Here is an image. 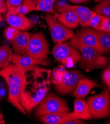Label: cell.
Listing matches in <instances>:
<instances>
[{"instance_id": "25", "label": "cell", "mask_w": 110, "mask_h": 124, "mask_svg": "<svg viewBox=\"0 0 110 124\" xmlns=\"http://www.w3.org/2000/svg\"><path fill=\"white\" fill-rule=\"evenodd\" d=\"M22 0H7L6 4L8 11H17L22 5Z\"/></svg>"}, {"instance_id": "26", "label": "cell", "mask_w": 110, "mask_h": 124, "mask_svg": "<svg viewBox=\"0 0 110 124\" xmlns=\"http://www.w3.org/2000/svg\"><path fill=\"white\" fill-rule=\"evenodd\" d=\"M98 31L110 32V19L103 16Z\"/></svg>"}, {"instance_id": "22", "label": "cell", "mask_w": 110, "mask_h": 124, "mask_svg": "<svg viewBox=\"0 0 110 124\" xmlns=\"http://www.w3.org/2000/svg\"><path fill=\"white\" fill-rule=\"evenodd\" d=\"M93 10L96 14L110 19V1L109 0H103L100 4L96 6Z\"/></svg>"}, {"instance_id": "24", "label": "cell", "mask_w": 110, "mask_h": 124, "mask_svg": "<svg viewBox=\"0 0 110 124\" xmlns=\"http://www.w3.org/2000/svg\"><path fill=\"white\" fill-rule=\"evenodd\" d=\"M103 18V16L95 14L91 19V20L87 25V26L93 27L98 31Z\"/></svg>"}, {"instance_id": "37", "label": "cell", "mask_w": 110, "mask_h": 124, "mask_svg": "<svg viewBox=\"0 0 110 124\" xmlns=\"http://www.w3.org/2000/svg\"><path fill=\"white\" fill-rule=\"evenodd\" d=\"M107 124H110V121L109 122H108V123H107Z\"/></svg>"}, {"instance_id": "18", "label": "cell", "mask_w": 110, "mask_h": 124, "mask_svg": "<svg viewBox=\"0 0 110 124\" xmlns=\"http://www.w3.org/2000/svg\"><path fill=\"white\" fill-rule=\"evenodd\" d=\"M56 18L65 26L69 29L76 28L79 25L77 16L75 12L66 11L58 14L55 16Z\"/></svg>"}, {"instance_id": "35", "label": "cell", "mask_w": 110, "mask_h": 124, "mask_svg": "<svg viewBox=\"0 0 110 124\" xmlns=\"http://www.w3.org/2000/svg\"><path fill=\"white\" fill-rule=\"evenodd\" d=\"M3 20V18L1 16V13H0V23H1V22Z\"/></svg>"}, {"instance_id": "32", "label": "cell", "mask_w": 110, "mask_h": 124, "mask_svg": "<svg viewBox=\"0 0 110 124\" xmlns=\"http://www.w3.org/2000/svg\"><path fill=\"white\" fill-rule=\"evenodd\" d=\"M86 1L87 0H70V1L73 3H82Z\"/></svg>"}, {"instance_id": "33", "label": "cell", "mask_w": 110, "mask_h": 124, "mask_svg": "<svg viewBox=\"0 0 110 124\" xmlns=\"http://www.w3.org/2000/svg\"><path fill=\"white\" fill-rule=\"evenodd\" d=\"M3 79H4V78L0 75V85H1V84H4V83H5L4 82H3V81L2 80Z\"/></svg>"}, {"instance_id": "14", "label": "cell", "mask_w": 110, "mask_h": 124, "mask_svg": "<svg viewBox=\"0 0 110 124\" xmlns=\"http://www.w3.org/2000/svg\"><path fill=\"white\" fill-rule=\"evenodd\" d=\"M56 0H23L22 4L28 8L31 11H42L50 13L56 16L58 14L54 9Z\"/></svg>"}, {"instance_id": "21", "label": "cell", "mask_w": 110, "mask_h": 124, "mask_svg": "<svg viewBox=\"0 0 110 124\" xmlns=\"http://www.w3.org/2000/svg\"><path fill=\"white\" fill-rule=\"evenodd\" d=\"M13 54L9 46L7 45L0 46V69L4 68L11 62Z\"/></svg>"}, {"instance_id": "36", "label": "cell", "mask_w": 110, "mask_h": 124, "mask_svg": "<svg viewBox=\"0 0 110 124\" xmlns=\"http://www.w3.org/2000/svg\"><path fill=\"white\" fill-rule=\"evenodd\" d=\"M95 1L96 2H99V1H101V0H95Z\"/></svg>"}, {"instance_id": "17", "label": "cell", "mask_w": 110, "mask_h": 124, "mask_svg": "<svg viewBox=\"0 0 110 124\" xmlns=\"http://www.w3.org/2000/svg\"><path fill=\"white\" fill-rule=\"evenodd\" d=\"M70 117L72 119L91 120L92 117L87 102L83 99H76L74 103V110L70 112Z\"/></svg>"}, {"instance_id": "29", "label": "cell", "mask_w": 110, "mask_h": 124, "mask_svg": "<svg viewBox=\"0 0 110 124\" xmlns=\"http://www.w3.org/2000/svg\"><path fill=\"white\" fill-rule=\"evenodd\" d=\"M17 11L23 15H25L31 12L28 8L23 4H22V5L17 9Z\"/></svg>"}, {"instance_id": "1", "label": "cell", "mask_w": 110, "mask_h": 124, "mask_svg": "<svg viewBox=\"0 0 110 124\" xmlns=\"http://www.w3.org/2000/svg\"><path fill=\"white\" fill-rule=\"evenodd\" d=\"M51 74V70L36 65L23 69L20 101L27 114L31 113L48 93Z\"/></svg>"}, {"instance_id": "8", "label": "cell", "mask_w": 110, "mask_h": 124, "mask_svg": "<svg viewBox=\"0 0 110 124\" xmlns=\"http://www.w3.org/2000/svg\"><path fill=\"white\" fill-rule=\"evenodd\" d=\"M50 52L49 44L43 32L39 31L31 36L28 46L27 55L46 60Z\"/></svg>"}, {"instance_id": "23", "label": "cell", "mask_w": 110, "mask_h": 124, "mask_svg": "<svg viewBox=\"0 0 110 124\" xmlns=\"http://www.w3.org/2000/svg\"><path fill=\"white\" fill-rule=\"evenodd\" d=\"M20 30L10 26L4 30V36L7 40L11 42L16 38Z\"/></svg>"}, {"instance_id": "15", "label": "cell", "mask_w": 110, "mask_h": 124, "mask_svg": "<svg viewBox=\"0 0 110 124\" xmlns=\"http://www.w3.org/2000/svg\"><path fill=\"white\" fill-rule=\"evenodd\" d=\"M31 34L27 31H21L11 42L15 53L20 55H27V49Z\"/></svg>"}, {"instance_id": "3", "label": "cell", "mask_w": 110, "mask_h": 124, "mask_svg": "<svg viewBox=\"0 0 110 124\" xmlns=\"http://www.w3.org/2000/svg\"><path fill=\"white\" fill-rule=\"evenodd\" d=\"M83 77L78 70H66L56 68L51 74L52 83L60 94H68L76 88L79 81Z\"/></svg>"}, {"instance_id": "5", "label": "cell", "mask_w": 110, "mask_h": 124, "mask_svg": "<svg viewBox=\"0 0 110 124\" xmlns=\"http://www.w3.org/2000/svg\"><path fill=\"white\" fill-rule=\"evenodd\" d=\"M76 49H78L81 54L79 66L85 70L103 68L106 67L108 63V58L102 55L92 47L79 46Z\"/></svg>"}, {"instance_id": "13", "label": "cell", "mask_w": 110, "mask_h": 124, "mask_svg": "<svg viewBox=\"0 0 110 124\" xmlns=\"http://www.w3.org/2000/svg\"><path fill=\"white\" fill-rule=\"evenodd\" d=\"M11 63L19 68L24 69L37 64L47 66L50 64V61L48 59L40 60L28 55H20L15 53L12 57Z\"/></svg>"}, {"instance_id": "31", "label": "cell", "mask_w": 110, "mask_h": 124, "mask_svg": "<svg viewBox=\"0 0 110 124\" xmlns=\"http://www.w3.org/2000/svg\"><path fill=\"white\" fill-rule=\"evenodd\" d=\"M86 124V122H85L82 120L81 119H71L68 121L64 123V124Z\"/></svg>"}, {"instance_id": "11", "label": "cell", "mask_w": 110, "mask_h": 124, "mask_svg": "<svg viewBox=\"0 0 110 124\" xmlns=\"http://www.w3.org/2000/svg\"><path fill=\"white\" fill-rule=\"evenodd\" d=\"M55 11L58 14L66 11H72L76 15L79 25L82 27L87 26L93 16L96 14L89 8L81 6H72L63 2H59L54 6Z\"/></svg>"}, {"instance_id": "6", "label": "cell", "mask_w": 110, "mask_h": 124, "mask_svg": "<svg viewBox=\"0 0 110 124\" xmlns=\"http://www.w3.org/2000/svg\"><path fill=\"white\" fill-rule=\"evenodd\" d=\"M92 117L102 119L110 116V93L105 89L100 94L89 97L87 100Z\"/></svg>"}, {"instance_id": "34", "label": "cell", "mask_w": 110, "mask_h": 124, "mask_svg": "<svg viewBox=\"0 0 110 124\" xmlns=\"http://www.w3.org/2000/svg\"><path fill=\"white\" fill-rule=\"evenodd\" d=\"M108 66H107V68H108V69H109L110 70V61H109V63H108Z\"/></svg>"}, {"instance_id": "12", "label": "cell", "mask_w": 110, "mask_h": 124, "mask_svg": "<svg viewBox=\"0 0 110 124\" xmlns=\"http://www.w3.org/2000/svg\"><path fill=\"white\" fill-rule=\"evenodd\" d=\"M5 20L10 26L20 31L27 30L33 26L32 21L29 18L17 11H8Z\"/></svg>"}, {"instance_id": "16", "label": "cell", "mask_w": 110, "mask_h": 124, "mask_svg": "<svg viewBox=\"0 0 110 124\" xmlns=\"http://www.w3.org/2000/svg\"><path fill=\"white\" fill-rule=\"evenodd\" d=\"M95 88H101V86L92 80L82 78L79 81L76 88L72 92V95L76 99L84 100L90 91Z\"/></svg>"}, {"instance_id": "9", "label": "cell", "mask_w": 110, "mask_h": 124, "mask_svg": "<svg viewBox=\"0 0 110 124\" xmlns=\"http://www.w3.org/2000/svg\"><path fill=\"white\" fill-rule=\"evenodd\" d=\"M68 44L76 48L79 46H86L95 48L97 51L98 48V31L90 27L82 28L70 39Z\"/></svg>"}, {"instance_id": "7", "label": "cell", "mask_w": 110, "mask_h": 124, "mask_svg": "<svg viewBox=\"0 0 110 124\" xmlns=\"http://www.w3.org/2000/svg\"><path fill=\"white\" fill-rule=\"evenodd\" d=\"M52 54L58 62L68 67L74 66L81 58L80 53L68 43L57 44L53 47Z\"/></svg>"}, {"instance_id": "10", "label": "cell", "mask_w": 110, "mask_h": 124, "mask_svg": "<svg viewBox=\"0 0 110 124\" xmlns=\"http://www.w3.org/2000/svg\"><path fill=\"white\" fill-rule=\"evenodd\" d=\"M45 17L50 31L52 40L56 44L63 43L70 39L74 35L73 31L59 22L54 15L47 12Z\"/></svg>"}, {"instance_id": "19", "label": "cell", "mask_w": 110, "mask_h": 124, "mask_svg": "<svg viewBox=\"0 0 110 124\" xmlns=\"http://www.w3.org/2000/svg\"><path fill=\"white\" fill-rule=\"evenodd\" d=\"M39 120L46 124H64L67 121L71 120L70 112H56L48 114L39 117Z\"/></svg>"}, {"instance_id": "4", "label": "cell", "mask_w": 110, "mask_h": 124, "mask_svg": "<svg viewBox=\"0 0 110 124\" xmlns=\"http://www.w3.org/2000/svg\"><path fill=\"white\" fill-rule=\"evenodd\" d=\"M34 110V115L37 118L50 113L70 111L67 101L51 92L46 94Z\"/></svg>"}, {"instance_id": "30", "label": "cell", "mask_w": 110, "mask_h": 124, "mask_svg": "<svg viewBox=\"0 0 110 124\" xmlns=\"http://www.w3.org/2000/svg\"><path fill=\"white\" fill-rule=\"evenodd\" d=\"M8 11V8L5 0H0V13L5 14Z\"/></svg>"}, {"instance_id": "27", "label": "cell", "mask_w": 110, "mask_h": 124, "mask_svg": "<svg viewBox=\"0 0 110 124\" xmlns=\"http://www.w3.org/2000/svg\"><path fill=\"white\" fill-rule=\"evenodd\" d=\"M102 78L104 82L106 84L108 90L110 93V70L106 68L103 71Z\"/></svg>"}, {"instance_id": "20", "label": "cell", "mask_w": 110, "mask_h": 124, "mask_svg": "<svg viewBox=\"0 0 110 124\" xmlns=\"http://www.w3.org/2000/svg\"><path fill=\"white\" fill-rule=\"evenodd\" d=\"M97 52L101 54L110 52V32L98 31V48Z\"/></svg>"}, {"instance_id": "28", "label": "cell", "mask_w": 110, "mask_h": 124, "mask_svg": "<svg viewBox=\"0 0 110 124\" xmlns=\"http://www.w3.org/2000/svg\"><path fill=\"white\" fill-rule=\"evenodd\" d=\"M8 93V89L5 83L0 85V101L3 100L7 96Z\"/></svg>"}, {"instance_id": "2", "label": "cell", "mask_w": 110, "mask_h": 124, "mask_svg": "<svg viewBox=\"0 0 110 124\" xmlns=\"http://www.w3.org/2000/svg\"><path fill=\"white\" fill-rule=\"evenodd\" d=\"M23 69L19 68L12 63L0 69V75L5 80L8 89V101L23 115L27 116L20 101V93Z\"/></svg>"}, {"instance_id": "38", "label": "cell", "mask_w": 110, "mask_h": 124, "mask_svg": "<svg viewBox=\"0 0 110 124\" xmlns=\"http://www.w3.org/2000/svg\"><path fill=\"white\" fill-rule=\"evenodd\" d=\"M109 1H110V0H109Z\"/></svg>"}]
</instances>
